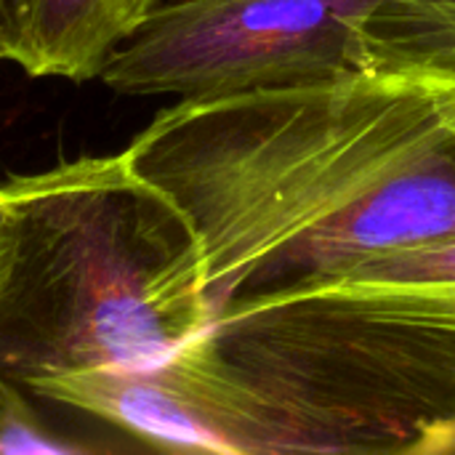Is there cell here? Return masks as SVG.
Returning <instances> with one entry per match:
<instances>
[{
  "label": "cell",
  "mask_w": 455,
  "mask_h": 455,
  "mask_svg": "<svg viewBox=\"0 0 455 455\" xmlns=\"http://www.w3.org/2000/svg\"><path fill=\"white\" fill-rule=\"evenodd\" d=\"M448 453H455V437L451 440V445H448Z\"/></svg>",
  "instance_id": "cell-13"
},
{
  "label": "cell",
  "mask_w": 455,
  "mask_h": 455,
  "mask_svg": "<svg viewBox=\"0 0 455 455\" xmlns=\"http://www.w3.org/2000/svg\"><path fill=\"white\" fill-rule=\"evenodd\" d=\"M221 355L331 453L445 455L455 437V336L336 299L229 301Z\"/></svg>",
  "instance_id": "cell-3"
},
{
  "label": "cell",
  "mask_w": 455,
  "mask_h": 455,
  "mask_svg": "<svg viewBox=\"0 0 455 455\" xmlns=\"http://www.w3.org/2000/svg\"><path fill=\"white\" fill-rule=\"evenodd\" d=\"M13 245H16L13 211H11L5 187L0 181V304H3L5 285H8V277H11V267H13Z\"/></svg>",
  "instance_id": "cell-10"
},
{
  "label": "cell",
  "mask_w": 455,
  "mask_h": 455,
  "mask_svg": "<svg viewBox=\"0 0 455 455\" xmlns=\"http://www.w3.org/2000/svg\"><path fill=\"white\" fill-rule=\"evenodd\" d=\"M184 224L213 315L293 285L309 248L400 176L455 155V72L419 61L176 99L123 149Z\"/></svg>",
  "instance_id": "cell-1"
},
{
  "label": "cell",
  "mask_w": 455,
  "mask_h": 455,
  "mask_svg": "<svg viewBox=\"0 0 455 455\" xmlns=\"http://www.w3.org/2000/svg\"><path fill=\"white\" fill-rule=\"evenodd\" d=\"M91 445L51 429L24 400L19 384L0 368V455L11 453H88Z\"/></svg>",
  "instance_id": "cell-9"
},
{
  "label": "cell",
  "mask_w": 455,
  "mask_h": 455,
  "mask_svg": "<svg viewBox=\"0 0 455 455\" xmlns=\"http://www.w3.org/2000/svg\"><path fill=\"white\" fill-rule=\"evenodd\" d=\"M5 61L29 77L85 83L120 43L115 0H3Z\"/></svg>",
  "instance_id": "cell-7"
},
{
  "label": "cell",
  "mask_w": 455,
  "mask_h": 455,
  "mask_svg": "<svg viewBox=\"0 0 455 455\" xmlns=\"http://www.w3.org/2000/svg\"><path fill=\"white\" fill-rule=\"evenodd\" d=\"M387 0H168L107 56L99 80L125 96H221L333 77L371 64Z\"/></svg>",
  "instance_id": "cell-4"
},
{
  "label": "cell",
  "mask_w": 455,
  "mask_h": 455,
  "mask_svg": "<svg viewBox=\"0 0 455 455\" xmlns=\"http://www.w3.org/2000/svg\"><path fill=\"white\" fill-rule=\"evenodd\" d=\"M3 187L16 245L0 368L16 384L152 360L213 325L184 224L125 152Z\"/></svg>",
  "instance_id": "cell-2"
},
{
  "label": "cell",
  "mask_w": 455,
  "mask_h": 455,
  "mask_svg": "<svg viewBox=\"0 0 455 455\" xmlns=\"http://www.w3.org/2000/svg\"><path fill=\"white\" fill-rule=\"evenodd\" d=\"M27 389L160 451L328 453L307 421L264 397L221 355L211 328L160 357L45 376Z\"/></svg>",
  "instance_id": "cell-5"
},
{
  "label": "cell",
  "mask_w": 455,
  "mask_h": 455,
  "mask_svg": "<svg viewBox=\"0 0 455 455\" xmlns=\"http://www.w3.org/2000/svg\"><path fill=\"white\" fill-rule=\"evenodd\" d=\"M0 61H5V3L0 0Z\"/></svg>",
  "instance_id": "cell-12"
},
{
  "label": "cell",
  "mask_w": 455,
  "mask_h": 455,
  "mask_svg": "<svg viewBox=\"0 0 455 455\" xmlns=\"http://www.w3.org/2000/svg\"><path fill=\"white\" fill-rule=\"evenodd\" d=\"M368 59L455 72V0H387L371 21Z\"/></svg>",
  "instance_id": "cell-8"
},
{
  "label": "cell",
  "mask_w": 455,
  "mask_h": 455,
  "mask_svg": "<svg viewBox=\"0 0 455 455\" xmlns=\"http://www.w3.org/2000/svg\"><path fill=\"white\" fill-rule=\"evenodd\" d=\"M163 0H115V24L120 32V40Z\"/></svg>",
  "instance_id": "cell-11"
},
{
  "label": "cell",
  "mask_w": 455,
  "mask_h": 455,
  "mask_svg": "<svg viewBox=\"0 0 455 455\" xmlns=\"http://www.w3.org/2000/svg\"><path fill=\"white\" fill-rule=\"evenodd\" d=\"M256 299H336L455 336V237L387 253L339 275ZM243 299V296H240Z\"/></svg>",
  "instance_id": "cell-6"
}]
</instances>
